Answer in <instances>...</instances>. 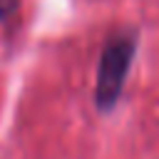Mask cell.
<instances>
[{"mask_svg": "<svg viewBox=\"0 0 159 159\" xmlns=\"http://www.w3.org/2000/svg\"><path fill=\"white\" fill-rule=\"evenodd\" d=\"M134 52H137V37L129 32L112 35L104 42L94 80V107L99 112H112L117 107L134 62Z\"/></svg>", "mask_w": 159, "mask_h": 159, "instance_id": "1", "label": "cell"}, {"mask_svg": "<svg viewBox=\"0 0 159 159\" xmlns=\"http://www.w3.org/2000/svg\"><path fill=\"white\" fill-rule=\"evenodd\" d=\"M20 7V0H0V20H7L17 12Z\"/></svg>", "mask_w": 159, "mask_h": 159, "instance_id": "2", "label": "cell"}]
</instances>
